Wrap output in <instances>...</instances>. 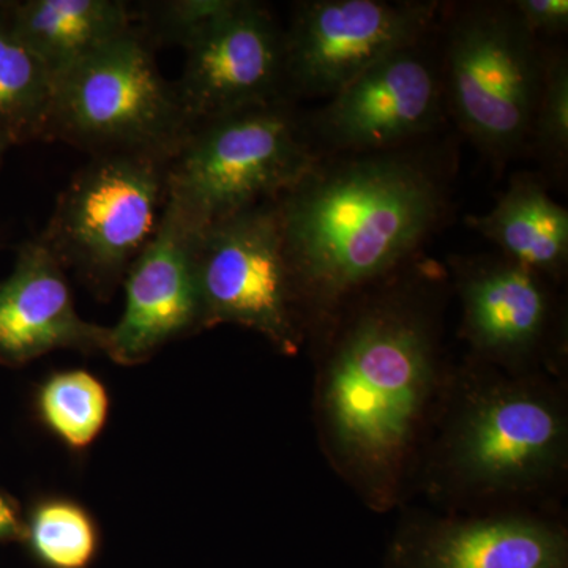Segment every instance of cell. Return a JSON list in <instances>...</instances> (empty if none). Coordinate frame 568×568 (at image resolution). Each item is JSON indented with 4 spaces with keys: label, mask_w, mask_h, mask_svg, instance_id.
I'll use <instances>...</instances> for the list:
<instances>
[{
    "label": "cell",
    "mask_w": 568,
    "mask_h": 568,
    "mask_svg": "<svg viewBox=\"0 0 568 568\" xmlns=\"http://www.w3.org/2000/svg\"><path fill=\"white\" fill-rule=\"evenodd\" d=\"M22 541L43 568H91L100 551L92 515L71 499L51 497L24 519Z\"/></svg>",
    "instance_id": "cell-20"
},
{
    "label": "cell",
    "mask_w": 568,
    "mask_h": 568,
    "mask_svg": "<svg viewBox=\"0 0 568 568\" xmlns=\"http://www.w3.org/2000/svg\"><path fill=\"white\" fill-rule=\"evenodd\" d=\"M65 272L40 237L21 246L0 283V364H31L58 349L104 353L110 327L78 315Z\"/></svg>",
    "instance_id": "cell-15"
},
{
    "label": "cell",
    "mask_w": 568,
    "mask_h": 568,
    "mask_svg": "<svg viewBox=\"0 0 568 568\" xmlns=\"http://www.w3.org/2000/svg\"><path fill=\"white\" fill-rule=\"evenodd\" d=\"M24 536V518L18 504L0 491V544L21 540Z\"/></svg>",
    "instance_id": "cell-23"
},
{
    "label": "cell",
    "mask_w": 568,
    "mask_h": 568,
    "mask_svg": "<svg viewBox=\"0 0 568 568\" xmlns=\"http://www.w3.org/2000/svg\"><path fill=\"white\" fill-rule=\"evenodd\" d=\"M175 43L185 50L175 91L192 125L283 99V29L263 3L223 0Z\"/></svg>",
    "instance_id": "cell-12"
},
{
    "label": "cell",
    "mask_w": 568,
    "mask_h": 568,
    "mask_svg": "<svg viewBox=\"0 0 568 568\" xmlns=\"http://www.w3.org/2000/svg\"><path fill=\"white\" fill-rule=\"evenodd\" d=\"M436 0H304L283 29V99L328 100L435 31Z\"/></svg>",
    "instance_id": "cell-9"
},
{
    "label": "cell",
    "mask_w": 568,
    "mask_h": 568,
    "mask_svg": "<svg viewBox=\"0 0 568 568\" xmlns=\"http://www.w3.org/2000/svg\"><path fill=\"white\" fill-rule=\"evenodd\" d=\"M447 115L436 26L425 39L387 55L304 114V123L323 159L394 151L429 140Z\"/></svg>",
    "instance_id": "cell-10"
},
{
    "label": "cell",
    "mask_w": 568,
    "mask_h": 568,
    "mask_svg": "<svg viewBox=\"0 0 568 568\" xmlns=\"http://www.w3.org/2000/svg\"><path fill=\"white\" fill-rule=\"evenodd\" d=\"M10 145V141L0 134V164H2L3 155H6L7 149H9Z\"/></svg>",
    "instance_id": "cell-24"
},
{
    "label": "cell",
    "mask_w": 568,
    "mask_h": 568,
    "mask_svg": "<svg viewBox=\"0 0 568 568\" xmlns=\"http://www.w3.org/2000/svg\"><path fill=\"white\" fill-rule=\"evenodd\" d=\"M510 3L526 29L544 43L567 33V0H510Z\"/></svg>",
    "instance_id": "cell-22"
},
{
    "label": "cell",
    "mask_w": 568,
    "mask_h": 568,
    "mask_svg": "<svg viewBox=\"0 0 568 568\" xmlns=\"http://www.w3.org/2000/svg\"><path fill=\"white\" fill-rule=\"evenodd\" d=\"M447 264L474 361L511 375H534L538 366L562 357L559 284L500 253L454 254Z\"/></svg>",
    "instance_id": "cell-11"
},
{
    "label": "cell",
    "mask_w": 568,
    "mask_h": 568,
    "mask_svg": "<svg viewBox=\"0 0 568 568\" xmlns=\"http://www.w3.org/2000/svg\"><path fill=\"white\" fill-rule=\"evenodd\" d=\"M447 284V271L417 257L347 298L310 336L325 454L376 510L402 496L448 387Z\"/></svg>",
    "instance_id": "cell-1"
},
{
    "label": "cell",
    "mask_w": 568,
    "mask_h": 568,
    "mask_svg": "<svg viewBox=\"0 0 568 568\" xmlns=\"http://www.w3.org/2000/svg\"><path fill=\"white\" fill-rule=\"evenodd\" d=\"M544 168L545 179L566 181L568 170V55L549 47L544 82L530 125L528 151Z\"/></svg>",
    "instance_id": "cell-21"
},
{
    "label": "cell",
    "mask_w": 568,
    "mask_h": 568,
    "mask_svg": "<svg viewBox=\"0 0 568 568\" xmlns=\"http://www.w3.org/2000/svg\"><path fill=\"white\" fill-rule=\"evenodd\" d=\"M448 144L323 156L276 200L308 339L347 298L422 256L448 220Z\"/></svg>",
    "instance_id": "cell-2"
},
{
    "label": "cell",
    "mask_w": 568,
    "mask_h": 568,
    "mask_svg": "<svg viewBox=\"0 0 568 568\" xmlns=\"http://www.w3.org/2000/svg\"><path fill=\"white\" fill-rule=\"evenodd\" d=\"M204 327L237 324L294 355L308 328L287 263L276 200L204 227L196 245Z\"/></svg>",
    "instance_id": "cell-8"
},
{
    "label": "cell",
    "mask_w": 568,
    "mask_h": 568,
    "mask_svg": "<svg viewBox=\"0 0 568 568\" xmlns=\"http://www.w3.org/2000/svg\"><path fill=\"white\" fill-rule=\"evenodd\" d=\"M40 422L74 452L85 450L102 435L110 414V395L99 377L85 369L54 373L36 398Z\"/></svg>",
    "instance_id": "cell-19"
},
{
    "label": "cell",
    "mask_w": 568,
    "mask_h": 568,
    "mask_svg": "<svg viewBox=\"0 0 568 568\" xmlns=\"http://www.w3.org/2000/svg\"><path fill=\"white\" fill-rule=\"evenodd\" d=\"M447 114L496 173L526 155L548 43L510 0L440 7L437 21Z\"/></svg>",
    "instance_id": "cell-4"
},
{
    "label": "cell",
    "mask_w": 568,
    "mask_h": 568,
    "mask_svg": "<svg viewBox=\"0 0 568 568\" xmlns=\"http://www.w3.org/2000/svg\"><path fill=\"white\" fill-rule=\"evenodd\" d=\"M454 386L432 463L436 488L493 499L530 495L562 476L567 414L537 373L511 375L473 361Z\"/></svg>",
    "instance_id": "cell-3"
},
{
    "label": "cell",
    "mask_w": 568,
    "mask_h": 568,
    "mask_svg": "<svg viewBox=\"0 0 568 568\" xmlns=\"http://www.w3.org/2000/svg\"><path fill=\"white\" fill-rule=\"evenodd\" d=\"M168 163L149 153L93 155L59 196L40 241L100 297L122 284L159 231Z\"/></svg>",
    "instance_id": "cell-7"
},
{
    "label": "cell",
    "mask_w": 568,
    "mask_h": 568,
    "mask_svg": "<svg viewBox=\"0 0 568 568\" xmlns=\"http://www.w3.org/2000/svg\"><path fill=\"white\" fill-rule=\"evenodd\" d=\"M465 222L503 256L562 283L568 265V211L552 200L544 175L515 174L491 211L466 216Z\"/></svg>",
    "instance_id": "cell-16"
},
{
    "label": "cell",
    "mask_w": 568,
    "mask_h": 568,
    "mask_svg": "<svg viewBox=\"0 0 568 568\" xmlns=\"http://www.w3.org/2000/svg\"><path fill=\"white\" fill-rule=\"evenodd\" d=\"M200 233L166 204L159 231L122 282L125 308L110 327L104 349L115 364H142L166 343L205 328L196 264Z\"/></svg>",
    "instance_id": "cell-13"
},
{
    "label": "cell",
    "mask_w": 568,
    "mask_h": 568,
    "mask_svg": "<svg viewBox=\"0 0 568 568\" xmlns=\"http://www.w3.org/2000/svg\"><path fill=\"white\" fill-rule=\"evenodd\" d=\"M54 77L18 37L0 3V134L11 145L50 134Z\"/></svg>",
    "instance_id": "cell-18"
},
{
    "label": "cell",
    "mask_w": 568,
    "mask_h": 568,
    "mask_svg": "<svg viewBox=\"0 0 568 568\" xmlns=\"http://www.w3.org/2000/svg\"><path fill=\"white\" fill-rule=\"evenodd\" d=\"M3 10L54 78L134 29L132 9L121 0H26Z\"/></svg>",
    "instance_id": "cell-17"
},
{
    "label": "cell",
    "mask_w": 568,
    "mask_h": 568,
    "mask_svg": "<svg viewBox=\"0 0 568 568\" xmlns=\"http://www.w3.org/2000/svg\"><path fill=\"white\" fill-rule=\"evenodd\" d=\"M193 129L175 85L136 28L54 78L48 141L104 153L171 156Z\"/></svg>",
    "instance_id": "cell-6"
},
{
    "label": "cell",
    "mask_w": 568,
    "mask_h": 568,
    "mask_svg": "<svg viewBox=\"0 0 568 568\" xmlns=\"http://www.w3.org/2000/svg\"><path fill=\"white\" fill-rule=\"evenodd\" d=\"M384 567L568 568V536L523 515L413 519L396 530Z\"/></svg>",
    "instance_id": "cell-14"
},
{
    "label": "cell",
    "mask_w": 568,
    "mask_h": 568,
    "mask_svg": "<svg viewBox=\"0 0 568 568\" xmlns=\"http://www.w3.org/2000/svg\"><path fill=\"white\" fill-rule=\"evenodd\" d=\"M320 155L287 100L196 123L168 163V203L197 231L275 201Z\"/></svg>",
    "instance_id": "cell-5"
}]
</instances>
